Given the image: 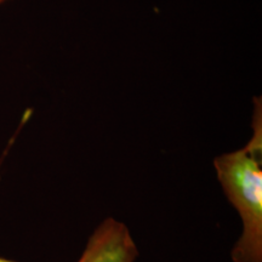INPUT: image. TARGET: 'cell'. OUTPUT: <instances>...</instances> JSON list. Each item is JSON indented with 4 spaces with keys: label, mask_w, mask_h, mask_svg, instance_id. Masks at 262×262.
Segmentation results:
<instances>
[{
    "label": "cell",
    "mask_w": 262,
    "mask_h": 262,
    "mask_svg": "<svg viewBox=\"0 0 262 262\" xmlns=\"http://www.w3.org/2000/svg\"><path fill=\"white\" fill-rule=\"evenodd\" d=\"M253 130L243 148L214 160L217 180L243 222V233L232 250L234 262H262L261 98H255Z\"/></svg>",
    "instance_id": "1"
},
{
    "label": "cell",
    "mask_w": 262,
    "mask_h": 262,
    "mask_svg": "<svg viewBox=\"0 0 262 262\" xmlns=\"http://www.w3.org/2000/svg\"><path fill=\"white\" fill-rule=\"evenodd\" d=\"M137 255L126 226L108 217L91 234L78 262H134Z\"/></svg>",
    "instance_id": "2"
},
{
    "label": "cell",
    "mask_w": 262,
    "mask_h": 262,
    "mask_svg": "<svg viewBox=\"0 0 262 262\" xmlns=\"http://www.w3.org/2000/svg\"><path fill=\"white\" fill-rule=\"evenodd\" d=\"M0 262H16V261H11V260H8V258L0 257Z\"/></svg>",
    "instance_id": "3"
},
{
    "label": "cell",
    "mask_w": 262,
    "mask_h": 262,
    "mask_svg": "<svg viewBox=\"0 0 262 262\" xmlns=\"http://www.w3.org/2000/svg\"><path fill=\"white\" fill-rule=\"evenodd\" d=\"M6 0H0V4H3V3H5Z\"/></svg>",
    "instance_id": "4"
}]
</instances>
